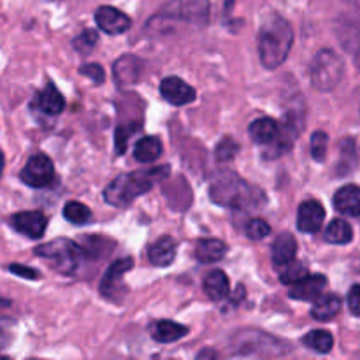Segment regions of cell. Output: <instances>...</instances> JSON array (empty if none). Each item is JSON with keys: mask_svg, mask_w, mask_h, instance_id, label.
I'll return each instance as SVG.
<instances>
[{"mask_svg": "<svg viewBox=\"0 0 360 360\" xmlns=\"http://www.w3.org/2000/svg\"><path fill=\"white\" fill-rule=\"evenodd\" d=\"M294 42V30L285 18L274 16L264 23L259 35L260 62L267 69H276L287 60Z\"/></svg>", "mask_w": 360, "mask_h": 360, "instance_id": "obj_1", "label": "cell"}, {"mask_svg": "<svg viewBox=\"0 0 360 360\" xmlns=\"http://www.w3.org/2000/svg\"><path fill=\"white\" fill-rule=\"evenodd\" d=\"M167 174V165H160V167L144 169V171H134L129 174L118 176L115 181L105 186L104 199L112 206H127L136 197L146 193L155 183L164 179Z\"/></svg>", "mask_w": 360, "mask_h": 360, "instance_id": "obj_2", "label": "cell"}, {"mask_svg": "<svg viewBox=\"0 0 360 360\" xmlns=\"http://www.w3.org/2000/svg\"><path fill=\"white\" fill-rule=\"evenodd\" d=\"M211 199L229 207H257L266 197L234 172H224L211 185Z\"/></svg>", "mask_w": 360, "mask_h": 360, "instance_id": "obj_3", "label": "cell"}, {"mask_svg": "<svg viewBox=\"0 0 360 360\" xmlns=\"http://www.w3.org/2000/svg\"><path fill=\"white\" fill-rule=\"evenodd\" d=\"M345 74V63L338 53L333 49H322L316 53L309 65V79L311 84L320 91H329L340 84Z\"/></svg>", "mask_w": 360, "mask_h": 360, "instance_id": "obj_4", "label": "cell"}, {"mask_svg": "<svg viewBox=\"0 0 360 360\" xmlns=\"http://www.w3.org/2000/svg\"><path fill=\"white\" fill-rule=\"evenodd\" d=\"M35 253L48 260L53 269L65 274V276L76 273L77 266L81 262V248L76 243L65 238L53 239L46 245H41L35 250Z\"/></svg>", "mask_w": 360, "mask_h": 360, "instance_id": "obj_5", "label": "cell"}, {"mask_svg": "<svg viewBox=\"0 0 360 360\" xmlns=\"http://www.w3.org/2000/svg\"><path fill=\"white\" fill-rule=\"evenodd\" d=\"M155 18L204 27L210 20V0H167Z\"/></svg>", "mask_w": 360, "mask_h": 360, "instance_id": "obj_6", "label": "cell"}, {"mask_svg": "<svg viewBox=\"0 0 360 360\" xmlns=\"http://www.w3.org/2000/svg\"><path fill=\"white\" fill-rule=\"evenodd\" d=\"M302 129H304V112L288 111L287 115H285L283 123H281V125H278L276 139L271 143L273 144V146H271V150H274V151H273V155H269V157H276V155H281V153H285V151L290 150V148L294 146L295 139L301 136Z\"/></svg>", "mask_w": 360, "mask_h": 360, "instance_id": "obj_7", "label": "cell"}, {"mask_svg": "<svg viewBox=\"0 0 360 360\" xmlns=\"http://www.w3.org/2000/svg\"><path fill=\"white\" fill-rule=\"evenodd\" d=\"M20 176L21 181L32 188H46L55 179V167L48 155L37 153L30 157Z\"/></svg>", "mask_w": 360, "mask_h": 360, "instance_id": "obj_8", "label": "cell"}, {"mask_svg": "<svg viewBox=\"0 0 360 360\" xmlns=\"http://www.w3.org/2000/svg\"><path fill=\"white\" fill-rule=\"evenodd\" d=\"M11 225L20 234L32 239H39L44 236L46 227H48V218L41 211H23V213H16L11 217Z\"/></svg>", "mask_w": 360, "mask_h": 360, "instance_id": "obj_9", "label": "cell"}, {"mask_svg": "<svg viewBox=\"0 0 360 360\" xmlns=\"http://www.w3.org/2000/svg\"><path fill=\"white\" fill-rule=\"evenodd\" d=\"M95 21H97L98 28L109 35H120L130 28V18L111 6L98 7L95 13Z\"/></svg>", "mask_w": 360, "mask_h": 360, "instance_id": "obj_10", "label": "cell"}, {"mask_svg": "<svg viewBox=\"0 0 360 360\" xmlns=\"http://www.w3.org/2000/svg\"><path fill=\"white\" fill-rule=\"evenodd\" d=\"M326 220V210L319 200H306L301 204L297 214V227L306 234H315L320 231Z\"/></svg>", "mask_w": 360, "mask_h": 360, "instance_id": "obj_11", "label": "cell"}, {"mask_svg": "<svg viewBox=\"0 0 360 360\" xmlns=\"http://www.w3.org/2000/svg\"><path fill=\"white\" fill-rule=\"evenodd\" d=\"M162 97L172 105H185L195 101V90L179 77H165L160 84Z\"/></svg>", "mask_w": 360, "mask_h": 360, "instance_id": "obj_12", "label": "cell"}, {"mask_svg": "<svg viewBox=\"0 0 360 360\" xmlns=\"http://www.w3.org/2000/svg\"><path fill=\"white\" fill-rule=\"evenodd\" d=\"M143 72V62L134 55L120 56L112 65V76H115L118 86H130L137 83Z\"/></svg>", "mask_w": 360, "mask_h": 360, "instance_id": "obj_13", "label": "cell"}, {"mask_svg": "<svg viewBox=\"0 0 360 360\" xmlns=\"http://www.w3.org/2000/svg\"><path fill=\"white\" fill-rule=\"evenodd\" d=\"M326 287L327 278L323 274H311V276L308 274L301 281L292 285L290 297L297 299V301H315Z\"/></svg>", "mask_w": 360, "mask_h": 360, "instance_id": "obj_14", "label": "cell"}, {"mask_svg": "<svg viewBox=\"0 0 360 360\" xmlns=\"http://www.w3.org/2000/svg\"><path fill=\"white\" fill-rule=\"evenodd\" d=\"M132 267H134L132 259L116 260L112 266H109V269L105 271L104 278H102V281H101L102 295H105V297H112V295H115V292H118V287H120V283H122L125 273H129Z\"/></svg>", "mask_w": 360, "mask_h": 360, "instance_id": "obj_15", "label": "cell"}, {"mask_svg": "<svg viewBox=\"0 0 360 360\" xmlns=\"http://www.w3.org/2000/svg\"><path fill=\"white\" fill-rule=\"evenodd\" d=\"M338 35H340V42L354 53V60L357 63L360 70V20H348L340 23L338 27Z\"/></svg>", "mask_w": 360, "mask_h": 360, "instance_id": "obj_16", "label": "cell"}, {"mask_svg": "<svg viewBox=\"0 0 360 360\" xmlns=\"http://www.w3.org/2000/svg\"><path fill=\"white\" fill-rule=\"evenodd\" d=\"M334 207L340 213L357 217L360 210V188L357 185H345L334 195Z\"/></svg>", "mask_w": 360, "mask_h": 360, "instance_id": "obj_17", "label": "cell"}, {"mask_svg": "<svg viewBox=\"0 0 360 360\" xmlns=\"http://www.w3.org/2000/svg\"><path fill=\"white\" fill-rule=\"evenodd\" d=\"M295 253H297V241L292 234L285 232L280 234L273 243V250H271V257H273V262L278 267L285 266L290 260L295 259Z\"/></svg>", "mask_w": 360, "mask_h": 360, "instance_id": "obj_18", "label": "cell"}, {"mask_svg": "<svg viewBox=\"0 0 360 360\" xmlns=\"http://www.w3.org/2000/svg\"><path fill=\"white\" fill-rule=\"evenodd\" d=\"M148 257H150L151 264L157 267L171 266L176 257V241L172 238H169V236L160 238L157 243L151 245Z\"/></svg>", "mask_w": 360, "mask_h": 360, "instance_id": "obj_19", "label": "cell"}, {"mask_svg": "<svg viewBox=\"0 0 360 360\" xmlns=\"http://www.w3.org/2000/svg\"><path fill=\"white\" fill-rule=\"evenodd\" d=\"M204 290L211 301H224L231 294V283L224 271H211L204 280Z\"/></svg>", "mask_w": 360, "mask_h": 360, "instance_id": "obj_20", "label": "cell"}, {"mask_svg": "<svg viewBox=\"0 0 360 360\" xmlns=\"http://www.w3.org/2000/svg\"><path fill=\"white\" fill-rule=\"evenodd\" d=\"M341 311V299L334 294H327L315 299V304L311 308V315L315 320H320V322H329L333 320L338 313Z\"/></svg>", "mask_w": 360, "mask_h": 360, "instance_id": "obj_21", "label": "cell"}, {"mask_svg": "<svg viewBox=\"0 0 360 360\" xmlns=\"http://www.w3.org/2000/svg\"><path fill=\"white\" fill-rule=\"evenodd\" d=\"M225 253H227V245L220 239H200L197 243L195 257L202 264L217 262V260L224 259Z\"/></svg>", "mask_w": 360, "mask_h": 360, "instance_id": "obj_22", "label": "cell"}, {"mask_svg": "<svg viewBox=\"0 0 360 360\" xmlns=\"http://www.w3.org/2000/svg\"><path fill=\"white\" fill-rule=\"evenodd\" d=\"M39 109L46 115H60L65 108V101H63L62 94L58 91V88L53 83H49L44 90L39 94L37 97Z\"/></svg>", "mask_w": 360, "mask_h": 360, "instance_id": "obj_23", "label": "cell"}, {"mask_svg": "<svg viewBox=\"0 0 360 360\" xmlns=\"http://www.w3.org/2000/svg\"><path fill=\"white\" fill-rule=\"evenodd\" d=\"M188 333V329L179 323L171 322V320H160L153 326V340L158 341V343H172V341H178L179 338H183Z\"/></svg>", "mask_w": 360, "mask_h": 360, "instance_id": "obj_24", "label": "cell"}, {"mask_svg": "<svg viewBox=\"0 0 360 360\" xmlns=\"http://www.w3.org/2000/svg\"><path fill=\"white\" fill-rule=\"evenodd\" d=\"M250 136L257 144H271L278 136V123L271 118H260L250 125Z\"/></svg>", "mask_w": 360, "mask_h": 360, "instance_id": "obj_25", "label": "cell"}, {"mask_svg": "<svg viewBox=\"0 0 360 360\" xmlns=\"http://www.w3.org/2000/svg\"><path fill=\"white\" fill-rule=\"evenodd\" d=\"M162 141L158 137H143L141 141H137L136 144V158L143 164H151V162L157 160L162 155Z\"/></svg>", "mask_w": 360, "mask_h": 360, "instance_id": "obj_26", "label": "cell"}, {"mask_svg": "<svg viewBox=\"0 0 360 360\" xmlns=\"http://www.w3.org/2000/svg\"><path fill=\"white\" fill-rule=\"evenodd\" d=\"M302 343L316 354H329L334 347V338L329 330H311L302 338Z\"/></svg>", "mask_w": 360, "mask_h": 360, "instance_id": "obj_27", "label": "cell"}, {"mask_svg": "<svg viewBox=\"0 0 360 360\" xmlns=\"http://www.w3.org/2000/svg\"><path fill=\"white\" fill-rule=\"evenodd\" d=\"M354 239V231H352L350 224L345 220H333L326 231V241L333 243V245H348Z\"/></svg>", "mask_w": 360, "mask_h": 360, "instance_id": "obj_28", "label": "cell"}, {"mask_svg": "<svg viewBox=\"0 0 360 360\" xmlns=\"http://www.w3.org/2000/svg\"><path fill=\"white\" fill-rule=\"evenodd\" d=\"M281 271H280V280L283 281L285 285H294L297 283V281H301L302 278L308 276V267L304 266V264L297 262V260H290L288 264H285V266H280Z\"/></svg>", "mask_w": 360, "mask_h": 360, "instance_id": "obj_29", "label": "cell"}, {"mask_svg": "<svg viewBox=\"0 0 360 360\" xmlns=\"http://www.w3.org/2000/svg\"><path fill=\"white\" fill-rule=\"evenodd\" d=\"M63 217L67 218L72 224H86L91 217V211L88 210L84 204L76 202V200H70L63 207Z\"/></svg>", "mask_w": 360, "mask_h": 360, "instance_id": "obj_30", "label": "cell"}, {"mask_svg": "<svg viewBox=\"0 0 360 360\" xmlns=\"http://www.w3.org/2000/svg\"><path fill=\"white\" fill-rule=\"evenodd\" d=\"M327 144H329V136L322 130H316L311 136V155L316 162L326 160Z\"/></svg>", "mask_w": 360, "mask_h": 360, "instance_id": "obj_31", "label": "cell"}, {"mask_svg": "<svg viewBox=\"0 0 360 360\" xmlns=\"http://www.w3.org/2000/svg\"><path fill=\"white\" fill-rule=\"evenodd\" d=\"M97 42H98L97 32L84 30V32H81L76 39H74V48H76L79 53H83V55H88V53H90L91 49L97 46Z\"/></svg>", "mask_w": 360, "mask_h": 360, "instance_id": "obj_32", "label": "cell"}, {"mask_svg": "<svg viewBox=\"0 0 360 360\" xmlns=\"http://www.w3.org/2000/svg\"><path fill=\"white\" fill-rule=\"evenodd\" d=\"M246 234H248L250 239L253 241H259V239H264L266 236L271 234V227L266 220H260V218H255L248 224L246 227Z\"/></svg>", "mask_w": 360, "mask_h": 360, "instance_id": "obj_33", "label": "cell"}, {"mask_svg": "<svg viewBox=\"0 0 360 360\" xmlns=\"http://www.w3.org/2000/svg\"><path fill=\"white\" fill-rule=\"evenodd\" d=\"M238 148L239 146L236 141H232L231 137H225V139L217 146V151H214V155H217V160H220V162L231 160V158H234V155L238 153Z\"/></svg>", "mask_w": 360, "mask_h": 360, "instance_id": "obj_34", "label": "cell"}, {"mask_svg": "<svg viewBox=\"0 0 360 360\" xmlns=\"http://www.w3.org/2000/svg\"><path fill=\"white\" fill-rule=\"evenodd\" d=\"M136 130L137 125H123L116 130V151H118V155L125 153L129 139L136 134Z\"/></svg>", "mask_w": 360, "mask_h": 360, "instance_id": "obj_35", "label": "cell"}, {"mask_svg": "<svg viewBox=\"0 0 360 360\" xmlns=\"http://www.w3.org/2000/svg\"><path fill=\"white\" fill-rule=\"evenodd\" d=\"M79 72L90 77V79L95 81V83H102L105 77L104 69H102V65H98V63H86V65L81 67Z\"/></svg>", "mask_w": 360, "mask_h": 360, "instance_id": "obj_36", "label": "cell"}, {"mask_svg": "<svg viewBox=\"0 0 360 360\" xmlns=\"http://www.w3.org/2000/svg\"><path fill=\"white\" fill-rule=\"evenodd\" d=\"M348 308L355 316H360V285L352 287L350 294H348Z\"/></svg>", "mask_w": 360, "mask_h": 360, "instance_id": "obj_37", "label": "cell"}, {"mask_svg": "<svg viewBox=\"0 0 360 360\" xmlns=\"http://www.w3.org/2000/svg\"><path fill=\"white\" fill-rule=\"evenodd\" d=\"M9 271H11V273L18 274V276H21V278H28V280H35V278H39L37 271L30 269V267L18 266V264H14V266H11Z\"/></svg>", "mask_w": 360, "mask_h": 360, "instance_id": "obj_38", "label": "cell"}, {"mask_svg": "<svg viewBox=\"0 0 360 360\" xmlns=\"http://www.w3.org/2000/svg\"><path fill=\"white\" fill-rule=\"evenodd\" d=\"M4 164H6V158H4V153H2V151H0V176H2Z\"/></svg>", "mask_w": 360, "mask_h": 360, "instance_id": "obj_39", "label": "cell"}, {"mask_svg": "<svg viewBox=\"0 0 360 360\" xmlns=\"http://www.w3.org/2000/svg\"><path fill=\"white\" fill-rule=\"evenodd\" d=\"M357 217H359V218H360V210H359V213H357Z\"/></svg>", "mask_w": 360, "mask_h": 360, "instance_id": "obj_40", "label": "cell"}]
</instances>
